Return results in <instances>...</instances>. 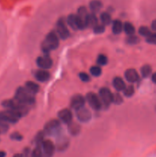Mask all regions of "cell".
Listing matches in <instances>:
<instances>
[{"label": "cell", "mask_w": 156, "mask_h": 157, "mask_svg": "<svg viewBox=\"0 0 156 157\" xmlns=\"http://www.w3.org/2000/svg\"><path fill=\"white\" fill-rule=\"evenodd\" d=\"M60 45V38L56 31L52 30L47 33L44 41L41 43V51L43 55H49L51 51L56 50Z\"/></svg>", "instance_id": "6da1fadb"}, {"label": "cell", "mask_w": 156, "mask_h": 157, "mask_svg": "<svg viewBox=\"0 0 156 157\" xmlns=\"http://www.w3.org/2000/svg\"><path fill=\"white\" fill-rule=\"evenodd\" d=\"M14 100L20 104H24L28 107L34 105L36 102L35 95L29 93L26 88L22 86H20L15 90V95H14Z\"/></svg>", "instance_id": "7a4b0ae2"}, {"label": "cell", "mask_w": 156, "mask_h": 157, "mask_svg": "<svg viewBox=\"0 0 156 157\" xmlns=\"http://www.w3.org/2000/svg\"><path fill=\"white\" fill-rule=\"evenodd\" d=\"M62 123L58 119H52L47 121L44 126V132L46 136L51 137H58L60 135L63 134Z\"/></svg>", "instance_id": "3957f363"}, {"label": "cell", "mask_w": 156, "mask_h": 157, "mask_svg": "<svg viewBox=\"0 0 156 157\" xmlns=\"http://www.w3.org/2000/svg\"><path fill=\"white\" fill-rule=\"evenodd\" d=\"M1 106L5 109H12L21 113L23 117H25L30 111V107L24 104H20L14 99H6L2 101Z\"/></svg>", "instance_id": "277c9868"}, {"label": "cell", "mask_w": 156, "mask_h": 157, "mask_svg": "<svg viewBox=\"0 0 156 157\" xmlns=\"http://www.w3.org/2000/svg\"><path fill=\"white\" fill-rule=\"evenodd\" d=\"M23 115L21 113L12 109H5L0 111V120L9 124H16Z\"/></svg>", "instance_id": "5b68a950"}, {"label": "cell", "mask_w": 156, "mask_h": 157, "mask_svg": "<svg viewBox=\"0 0 156 157\" xmlns=\"http://www.w3.org/2000/svg\"><path fill=\"white\" fill-rule=\"evenodd\" d=\"M55 31L59 38L62 40L67 39L70 36V32L67 28L65 17L62 16L58 18L55 25Z\"/></svg>", "instance_id": "8992f818"}, {"label": "cell", "mask_w": 156, "mask_h": 157, "mask_svg": "<svg viewBox=\"0 0 156 157\" xmlns=\"http://www.w3.org/2000/svg\"><path fill=\"white\" fill-rule=\"evenodd\" d=\"M86 101L89 106L95 111H99L102 109V104L99 95L94 92H88L85 96Z\"/></svg>", "instance_id": "52a82bcc"}, {"label": "cell", "mask_w": 156, "mask_h": 157, "mask_svg": "<svg viewBox=\"0 0 156 157\" xmlns=\"http://www.w3.org/2000/svg\"><path fill=\"white\" fill-rule=\"evenodd\" d=\"M99 97L102 104V108L107 109L113 104V93L106 87H101L99 90Z\"/></svg>", "instance_id": "ba28073f"}, {"label": "cell", "mask_w": 156, "mask_h": 157, "mask_svg": "<svg viewBox=\"0 0 156 157\" xmlns=\"http://www.w3.org/2000/svg\"><path fill=\"white\" fill-rule=\"evenodd\" d=\"M86 102L87 101H86L85 97L83 96L80 94H76L73 95L70 98V107L72 110L76 111V110L85 107Z\"/></svg>", "instance_id": "9c48e42d"}, {"label": "cell", "mask_w": 156, "mask_h": 157, "mask_svg": "<svg viewBox=\"0 0 156 157\" xmlns=\"http://www.w3.org/2000/svg\"><path fill=\"white\" fill-rule=\"evenodd\" d=\"M43 155L42 157H53L56 151L55 144L50 140H44L41 144Z\"/></svg>", "instance_id": "30bf717a"}, {"label": "cell", "mask_w": 156, "mask_h": 157, "mask_svg": "<svg viewBox=\"0 0 156 157\" xmlns=\"http://www.w3.org/2000/svg\"><path fill=\"white\" fill-rule=\"evenodd\" d=\"M69 146H70V140L67 136L61 134L56 137L55 147H56V150L58 152L63 153V152L66 151L68 149Z\"/></svg>", "instance_id": "8fae6325"}, {"label": "cell", "mask_w": 156, "mask_h": 157, "mask_svg": "<svg viewBox=\"0 0 156 157\" xmlns=\"http://www.w3.org/2000/svg\"><path fill=\"white\" fill-rule=\"evenodd\" d=\"M75 115H76L77 121L80 123H84V124L88 123L92 118L91 112H90V110L88 108L85 107L76 110L75 111Z\"/></svg>", "instance_id": "7c38bea8"}, {"label": "cell", "mask_w": 156, "mask_h": 157, "mask_svg": "<svg viewBox=\"0 0 156 157\" xmlns=\"http://www.w3.org/2000/svg\"><path fill=\"white\" fill-rule=\"evenodd\" d=\"M36 64L39 68L48 70L53 66V61L49 55H43L37 58Z\"/></svg>", "instance_id": "4fadbf2b"}, {"label": "cell", "mask_w": 156, "mask_h": 157, "mask_svg": "<svg viewBox=\"0 0 156 157\" xmlns=\"http://www.w3.org/2000/svg\"><path fill=\"white\" fill-rule=\"evenodd\" d=\"M58 120L64 124H68L71 121H73V115L70 109L64 108L58 111Z\"/></svg>", "instance_id": "5bb4252c"}, {"label": "cell", "mask_w": 156, "mask_h": 157, "mask_svg": "<svg viewBox=\"0 0 156 157\" xmlns=\"http://www.w3.org/2000/svg\"><path fill=\"white\" fill-rule=\"evenodd\" d=\"M124 77H125V79L130 84L138 82L140 79L139 72L134 68H128L125 70V71L124 72Z\"/></svg>", "instance_id": "9a60e30c"}, {"label": "cell", "mask_w": 156, "mask_h": 157, "mask_svg": "<svg viewBox=\"0 0 156 157\" xmlns=\"http://www.w3.org/2000/svg\"><path fill=\"white\" fill-rule=\"evenodd\" d=\"M34 78H35L36 81H39V82L44 83L50 80V74L47 70L40 68L34 71Z\"/></svg>", "instance_id": "2e32d148"}, {"label": "cell", "mask_w": 156, "mask_h": 157, "mask_svg": "<svg viewBox=\"0 0 156 157\" xmlns=\"http://www.w3.org/2000/svg\"><path fill=\"white\" fill-rule=\"evenodd\" d=\"M67 132L72 136H78L81 132L80 124L74 121H71L67 124Z\"/></svg>", "instance_id": "e0dca14e"}, {"label": "cell", "mask_w": 156, "mask_h": 157, "mask_svg": "<svg viewBox=\"0 0 156 157\" xmlns=\"http://www.w3.org/2000/svg\"><path fill=\"white\" fill-rule=\"evenodd\" d=\"M99 23V19H98L96 14L90 12L88 13L87 18H86V25H87V29H93L95 25Z\"/></svg>", "instance_id": "ac0fdd59"}, {"label": "cell", "mask_w": 156, "mask_h": 157, "mask_svg": "<svg viewBox=\"0 0 156 157\" xmlns=\"http://www.w3.org/2000/svg\"><path fill=\"white\" fill-rule=\"evenodd\" d=\"M24 87L26 90L29 92L30 94L33 95H36L39 92L40 90V85L35 83V81H26L24 84Z\"/></svg>", "instance_id": "d6986e66"}, {"label": "cell", "mask_w": 156, "mask_h": 157, "mask_svg": "<svg viewBox=\"0 0 156 157\" xmlns=\"http://www.w3.org/2000/svg\"><path fill=\"white\" fill-rule=\"evenodd\" d=\"M113 86L115 90L118 92H122L126 87L125 81L121 77H115L113 80Z\"/></svg>", "instance_id": "ffe728a7"}, {"label": "cell", "mask_w": 156, "mask_h": 157, "mask_svg": "<svg viewBox=\"0 0 156 157\" xmlns=\"http://www.w3.org/2000/svg\"><path fill=\"white\" fill-rule=\"evenodd\" d=\"M102 6H103V5L100 0H91L89 2V9H90V12L95 14L100 12Z\"/></svg>", "instance_id": "44dd1931"}, {"label": "cell", "mask_w": 156, "mask_h": 157, "mask_svg": "<svg viewBox=\"0 0 156 157\" xmlns=\"http://www.w3.org/2000/svg\"><path fill=\"white\" fill-rule=\"evenodd\" d=\"M123 31V23L119 19L113 20L112 22V32L114 35H118Z\"/></svg>", "instance_id": "7402d4cb"}, {"label": "cell", "mask_w": 156, "mask_h": 157, "mask_svg": "<svg viewBox=\"0 0 156 157\" xmlns=\"http://www.w3.org/2000/svg\"><path fill=\"white\" fill-rule=\"evenodd\" d=\"M66 22L67 25L73 31H78L77 21H76V14H70L66 17Z\"/></svg>", "instance_id": "603a6c76"}, {"label": "cell", "mask_w": 156, "mask_h": 157, "mask_svg": "<svg viewBox=\"0 0 156 157\" xmlns=\"http://www.w3.org/2000/svg\"><path fill=\"white\" fill-rule=\"evenodd\" d=\"M99 20H100L101 23L103 24L105 26L110 25L113 22L111 15L108 12H101L100 15H99Z\"/></svg>", "instance_id": "cb8c5ba5"}, {"label": "cell", "mask_w": 156, "mask_h": 157, "mask_svg": "<svg viewBox=\"0 0 156 157\" xmlns=\"http://www.w3.org/2000/svg\"><path fill=\"white\" fill-rule=\"evenodd\" d=\"M123 32L126 35H132L136 34V28L130 21H125L123 23Z\"/></svg>", "instance_id": "d4e9b609"}, {"label": "cell", "mask_w": 156, "mask_h": 157, "mask_svg": "<svg viewBox=\"0 0 156 157\" xmlns=\"http://www.w3.org/2000/svg\"><path fill=\"white\" fill-rule=\"evenodd\" d=\"M140 74L143 78H148L152 74V67L150 64H144L140 68Z\"/></svg>", "instance_id": "484cf974"}, {"label": "cell", "mask_w": 156, "mask_h": 157, "mask_svg": "<svg viewBox=\"0 0 156 157\" xmlns=\"http://www.w3.org/2000/svg\"><path fill=\"white\" fill-rule=\"evenodd\" d=\"M45 133L44 132V130H40L38 133H36V135L34 137V143H35V146H41L43 141L45 140Z\"/></svg>", "instance_id": "4316f807"}, {"label": "cell", "mask_w": 156, "mask_h": 157, "mask_svg": "<svg viewBox=\"0 0 156 157\" xmlns=\"http://www.w3.org/2000/svg\"><path fill=\"white\" fill-rule=\"evenodd\" d=\"M125 43L129 45H135L137 44L140 42V38L136 35H127V37L125 39Z\"/></svg>", "instance_id": "83f0119b"}, {"label": "cell", "mask_w": 156, "mask_h": 157, "mask_svg": "<svg viewBox=\"0 0 156 157\" xmlns=\"http://www.w3.org/2000/svg\"><path fill=\"white\" fill-rule=\"evenodd\" d=\"M90 74L93 77H96V78H98V77L101 76L102 73V68L99 65H93L90 67Z\"/></svg>", "instance_id": "f1b7e54d"}, {"label": "cell", "mask_w": 156, "mask_h": 157, "mask_svg": "<svg viewBox=\"0 0 156 157\" xmlns=\"http://www.w3.org/2000/svg\"><path fill=\"white\" fill-rule=\"evenodd\" d=\"M96 62L100 67L101 66H106L109 62L108 57L106 55H104V54H99L97 58H96Z\"/></svg>", "instance_id": "f546056e"}, {"label": "cell", "mask_w": 156, "mask_h": 157, "mask_svg": "<svg viewBox=\"0 0 156 157\" xmlns=\"http://www.w3.org/2000/svg\"><path fill=\"white\" fill-rule=\"evenodd\" d=\"M135 87L132 84H129V85H127L126 87H125V89L123 90L122 93H123V95L125 97V98H132L133 95L135 94Z\"/></svg>", "instance_id": "4dcf8cb0"}, {"label": "cell", "mask_w": 156, "mask_h": 157, "mask_svg": "<svg viewBox=\"0 0 156 157\" xmlns=\"http://www.w3.org/2000/svg\"><path fill=\"white\" fill-rule=\"evenodd\" d=\"M88 11H87V9L86 6H80L77 9V11H76V15L79 16L80 18L84 19V21H86V18H87V15H88Z\"/></svg>", "instance_id": "1f68e13d"}, {"label": "cell", "mask_w": 156, "mask_h": 157, "mask_svg": "<svg viewBox=\"0 0 156 157\" xmlns=\"http://www.w3.org/2000/svg\"><path fill=\"white\" fill-rule=\"evenodd\" d=\"M151 30L148 27V26H145V25H142L140 26L139 28V30H138V33H139V35L142 37H148V35H150L151 34Z\"/></svg>", "instance_id": "d6a6232c"}, {"label": "cell", "mask_w": 156, "mask_h": 157, "mask_svg": "<svg viewBox=\"0 0 156 157\" xmlns=\"http://www.w3.org/2000/svg\"><path fill=\"white\" fill-rule=\"evenodd\" d=\"M123 103V98L122 95L119 94V92L113 93V104L116 105H120Z\"/></svg>", "instance_id": "836d02e7"}, {"label": "cell", "mask_w": 156, "mask_h": 157, "mask_svg": "<svg viewBox=\"0 0 156 157\" xmlns=\"http://www.w3.org/2000/svg\"><path fill=\"white\" fill-rule=\"evenodd\" d=\"M106 31V26L102 23H98L96 25H95L93 28V33L96 35H99V34L104 33Z\"/></svg>", "instance_id": "e575fe53"}, {"label": "cell", "mask_w": 156, "mask_h": 157, "mask_svg": "<svg viewBox=\"0 0 156 157\" xmlns=\"http://www.w3.org/2000/svg\"><path fill=\"white\" fill-rule=\"evenodd\" d=\"M43 152L41 146H35V149L32 150L31 157H42Z\"/></svg>", "instance_id": "d590c367"}, {"label": "cell", "mask_w": 156, "mask_h": 157, "mask_svg": "<svg viewBox=\"0 0 156 157\" xmlns=\"http://www.w3.org/2000/svg\"><path fill=\"white\" fill-rule=\"evenodd\" d=\"M9 138L13 141H18L20 142L23 140V136L19 133V132H12L10 135H9Z\"/></svg>", "instance_id": "8d00e7d4"}, {"label": "cell", "mask_w": 156, "mask_h": 157, "mask_svg": "<svg viewBox=\"0 0 156 157\" xmlns=\"http://www.w3.org/2000/svg\"><path fill=\"white\" fill-rule=\"evenodd\" d=\"M145 41L148 44L156 45V32H151V35L145 38Z\"/></svg>", "instance_id": "74e56055"}, {"label": "cell", "mask_w": 156, "mask_h": 157, "mask_svg": "<svg viewBox=\"0 0 156 157\" xmlns=\"http://www.w3.org/2000/svg\"><path fill=\"white\" fill-rule=\"evenodd\" d=\"M78 77H79V78L80 79V81L84 83L90 82V80H91L90 75H89L87 73H86V72H84V71L80 72V73L78 74Z\"/></svg>", "instance_id": "f35d334b"}, {"label": "cell", "mask_w": 156, "mask_h": 157, "mask_svg": "<svg viewBox=\"0 0 156 157\" xmlns=\"http://www.w3.org/2000/svg\"><path fill=\"white\" fill-rule=\"evenodd\" d=\"M9 130V124L7 123L3 122L0 120V131L2 134H6Z\"/></svg>", "instance_id": "ab89813d"}, {"label": "cell", "mask_w": 156, "mask_h": 157, "mask_svg": "<svg viewBox=\"0 0 156 157\" xmlns=\"http://www.w3.org/2000/svg\"><path fill=\"white\" fill-rule=\"evenodd\" d=\"M22 154L23 157H31V154H32V150H31L30 147H26L23 149L22 150Z\"/></svg>", "instance_id": "60d3db41"}, {"label": "cell", "mask_w": 156, "mask_h": 157, "mask_svg": "<svg viewBox=\"0 0 156 157\" xmlns=\"http://www.w3.org/2000/svg\"><path fill=\"white\" fill-rule=\"evenodd\" d=\"M151 29L152 31H154V32H156V19L153 20L151 24Z\"/></svg>", "instance_id": "b9f144b4"}, {"label": "cell", "mask_w": 156, "mask_h": 157, "mask_svg": "<svg viewBox=\"0 0 156 157\" xmlns=\"http://www.w3.org/2000/svg\"><path fill=\"white\" fill-rule=\"evenodd\" d=\"M151 81H152V82L154 83V84H156V72H154V73L151 74Z\"/></svg>", "instance_id": "7bdbcfd3"}, {"label": "cell", "mask_w": 156, "mask_h": 157, "mask_svg": "<svg viewBox=\"0 0 156 157\" xmlns=\"http://www.w3.org/2000/svg\"><path fill=\"white\" fill-rule=\"evenodd\" d=\"M0 157H6V153L3 150H0Z\"/></svg>", "instance_id": "ee69618b"}, {"label": "cell", "mask_w": 156, "mask_h": 157, "mask_svg": "<svg viewBox=\"0 0 156 157\" xmlns=\"http://www.w3.org/2000/svg\"><path fill=\"white\" fill-rule=\"evenodd\" d=\"M12 157H23V156L21 153H15V154Z\"/></svg>", "instance_id": "f6af8a7d"}, {"label": "cell", "mask_w": 156, "mask_h": 157, "mask_svg": "<svg viewBox=\"0 0 156 157\" xmlns=\"http://www.w3.org/2000/svg\"><path fill=\"white\" fill-rule=\"evenodd\" d=\"M2 134V133H1V131H0V135H1Z\"/></svg>", "instance_id": "bcb514c9"}, {"label": "cell", "mask_w": 156, "mask_h": 157, "mask_svg": "<svg viewBox=\"0 0 156 157\" xmlns=\"http://www.w3.org/2000/svg\"><path fill=\"white\" fill-rule=\"evenodd\" d=\"M155 109H156V107H155Z\"/></svg>", "instance_id": "7dc6e473"}]
</instances>
